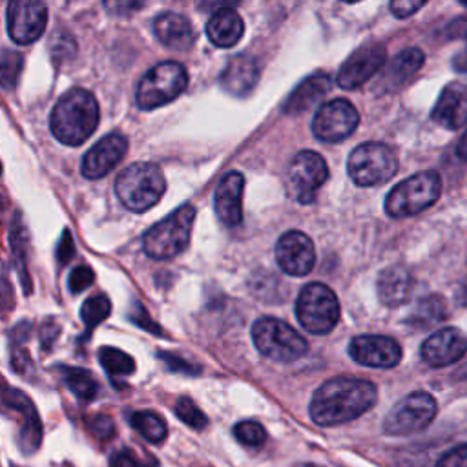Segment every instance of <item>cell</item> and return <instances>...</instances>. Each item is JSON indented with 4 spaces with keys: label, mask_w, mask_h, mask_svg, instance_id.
Wrapping results in <instances>:
<instances>
[{
    "label": "cell",
    "mask_w": 467,
    "mask_h": 467,
    "mask_svg": "<svg viewBox=\"0 0 467 467\" xmlns=\"http://www.w3.org/2000/svg\"><path fill=\"white\" fill-rule=\"evenodd\" d=\"M378 391L369 379L340 376L327 379L312 394L309 413L321 427L341 425L365 415L376 403Z\"/></svg>",
    "instance_id": "cell-1"
},
{
    "label": "cell",
    "mask_w": 467,
    "mask_h": 467,
    "mask_svg": "<svg viewBox=\"0 0 467 467\" xmlns=\"http://www.w3.org/2000/svg\"><path fill=\"white\" fill-rule=\"evenodd\" d=\"M99 125V104L97 99L82 90L72 88L58 97L51 110L50 128L55 139L68 146H80L90 137Z\"/></svg>",
    "instance_id": "cell-2"
},
{
    "label": "cell",
    "mask_w": 467,
    "mask_h": 467,
    "mask_svg": "<svg viewBox=\"0 0 467 467\" xmlns=\"http://www.w3.org/2000/svg\"><path fill=\"white\" fill-rule=\"evenodd\" d=\"M166 190L163 170L154 163L126 166L115 181V194L132 212H146L161 201Z\"/></svg>",
    "instance_id": "cell-3"
},
{
    "label": "cell",
    "mask_w": 467,
    "mask_h": 467,
    "mask_svg": "<svg viewBox=\"0 0 467 467\" xmlns=\"http://www.w3.org/2000/svg\"><path fill=\"white\" fill-rule=\"evenodd\" d=\"M194 219L195 209L192 204H183L163 221L156 223L142 238L146 256L161 261L180 256L190 243Z\"/></svg>",
    "instance_id": "cell-4"
},
{
    "label": "cell",
    "mask_w": 467,
    "mask_h": 467,
    "mask_svg": "<svg viewBox=\"0 0 467 467\" xmlns=\"http://www.w3.org/2000/svg\"><path fill=\"white\" fill-rule=\"evenodd\" d=\"M442 194V178L438 172L427 170L411 175L396 185L386 199V212L394 219L417 216L438 201Z\"/></svg>",
    "instance_id": "cell-5"
},
{
    "label": "cell",
    "mask_w": 467,
    "mask_h": 467,
    "mask_svg": "<svg viewBox=\"0 0 467 467\" xmlns=\"http://www.w3.org/2000/svg\"><path fill=\"white\" fill-rule=\"evenodd\" d=\"M252 340L259 355L274 362H295L309 350L305 338L278 318H259L252 327Z\"/></svg>",
    "instance_id": "cell-6"
},
{
    "label": "cell",
    "mask_w": 467,
    "mask_h": 467,
    "mask_svg": "<svg viewBox=\"0 0 467 467\" xmlns=\"http://www.w3.org/2000/svg\"><path fill=\"white\" fill-rule=\"evenodd\" d=\"M188 84V73L183 65L166 61L156 65L139 80L135 103L141 110H156L178 99Z\"/></svg>",
    "instance_id": "cell-7"
},
{
    "label": "cell",
    "mask_w": 467,
    "mask_h": 467,
    "mask_svg": "<svg viewBox=\"0 0 467 467\" xmlns=\"http://www.w3.org/2000/svg\"><path fill=\"white\" fill-rule=\"evenodd\" d=\"M347 172L358 187L384 185L398 172V156L384 142H364L350 152Z\"/></svg>",
    "instance_id": "cell-8"
},
{
    "label": "cell",
    "mask_w": 467,
    "mask_h": 467,
    "mask_svg": "<svg viewBox=\"0 0 467 467\" xmlns=\"http://www.w3.org/2000/svg\"><path fill=\"white\" fill-rule=\"evenodd\" d=\"M296 316L310 334H329L340 321V303L334 292L324 283H309L296 302Z\"/></svg>",
    "instance_id": "cell-9"
},
{
    "label": "cell",
    "mask_w": 467,
    "mask_h": 467,
    "mask_svg": "<svg viewBox=\"0 0 467 467\" xmlns=\"http://www.w3.org/2000/svg\"><path fill=\"white\" fill-rule=\"evenodd\" d=\"M436 413V400L429 393H411L391 409L384 420V433L391 436H407L420 433L431 425Z\"/></svg>",
    "instance_id": "cell-10"
},
{
    "label": "cell",
    "mask_w": 467,
    "mask_h": 467,
    "mask_svg": "<svg viewBox=\"0 0 467 467\" xmlns=\"http://www.w3.org/2000/svg\"><path fill=\"white\" fill-rule=\"evenodd\" d=\"M327 180L329 166L325 159L312 150L296 154L287 170V188L300 204H310L318 188Z\"/></svg>",
    "instance_id": "cell-11"
},
{
    "label": "cell",
    "mask_w": 467,
    "mask_h": 467,
    "mask_svg": "<svg viewBox=\"0 0 467 467\" xmlns=\"http://www.w3.org/2000/svg\"><path fill=\"white\" fill-rule=\"evenodd\" d=\"M0 411L17 413L22 417V427L19 433V448L24 455H34L42 442V422L37 409L22 391L10 387L4 378H0Z\"/></svg>",
    "instance_id": "cell-12"
},
{
    "label": "cell",
    "mask_w": 467,
    "mask_h": 467,
    "mask_svg": "<svg viewBox=\"0 0 467 467\" xmlns=\"http://www.w3.org/2000/svg\"><path fill=\"white\" fill-rule=\"evenodd\" d=\"M360 125V115L353 103L334 99L319 106L312 119L314 135L324 142H340L353 135Z\"/></svg>",
    "instance_id": "cell-13"
},
{
    "label": "cell",
    "mask_w": 467,
    "mask_h": 467,
    "mask_svg": "<svg viewBox=\"0 0 467 467\" xmlns=\"http://www.w3.org/2000/svg\"><path fill=\"white\" fill-rule=\"evenodd\" d=\"M8 34L17 44L35 42L46 29L48 8L35 0H13L8 4Z\"/></svg>",
    "instance_id": "cell-14"
},
{
    "label": "cell",
    "mask_w": 467,
    "mask_h": 467,
    "mask_svg": "<svg viewBox=\"0 0 467 467\" xmlns=\"http://www.w3.org/2000/svg\"><path fill=\"white\" fill-rule=\"evenodd\" d=\"M387 63V50L382 44H365L350 55L338 73V86L343 90H356Z\"/></svg>",
    "instance_id": "cell-15"
},
{
    "label": "cell",
    "mask_w": 467,
    "mask_h": 467,
    "mask_svg": "<svg viewBox=\"0 0 467 467\" xmlns=\"http://www.w3.org/2000/svg\"><path fill=\"white\" fill-rule=\"evenodd\" d=\"M276 261L288 276H307L316 263L312 240L303 232H285L276 245Z\"/></svg>",
    "instance_id": "cell-16"
},
{
    "label": "cell",
    "mask_w": 467,
    "mask_h": 467,
    "mask_svg": "<svg viewBox=\"0 0 467 467\" xmlns=\"http://www.w3.org/2000/svg\"><path fill=\"white\" fill-rule=\"evenodd\" d=\"M348 355L365 367L393 369L402 362V347L389 336L364 334L348 343Z\"/></svg>",
    "instance_id": "cell-17"
},
{
    "label": "cell",
    "mask_w": 467,
    "mask_h": 467,
    "mask_svg": "<svg viewBox=\"0 0 467 467\" xmlns=\"http://www.w3.org/2000/svg\"><path fill=\"white\" fill-rule=\"evenodd\" d=\"M128 152V139L121 134L103 137L92 150L82 157L80 172L86 180H101L110 173Z\"/></svg>",
    "instance_id": "cell-18"
},
{
    "label": "cell",
    "mask_w": 467,
    "mask_h": 467,
    "mask_svg": "<svg viewBox=\"0 0 467 467\" xmlns=\"http://www.w3.org/2000/svg\"><path fill=\"white\" fill-rule=\"evenodd\" d=\"M465 353H467V338L462 331L455 327H446L442 331L434 333L422 343V350H420L422 360L434 369L460 362Z\"/></svg>",
    "instance_id": "cell-19"
},
{
    "label": "cell",
    "mask_w": 467,
    "mask_h": 467,
    "mask_svg": "<svg viewBox=\"0 0 467 467\" xmlns=\"http://www.w3.org/2000/svg\"><path fill=\"white\" fill-rule=\"evenodd\" d=\"M243 188L245 178L243 173L232 170L219 181L214 195V207L216 214L226 226H238L243 221Z\"/></svg>",
    "instance_id": "cell-20"
},
{
    "label": "cell",
    "mask_w": 467,
    "mask_h": 467,
    "mask_svg": "<svg viewBox=\"0 0 467 467\" xmlns=\"http://www.w3.org/2000/svg\"><path fill=\"white\" fill-rule=\"evenodd\" d=\"M433 121L444 128L458 130L467 123V84L453 82L444 88L431 113Z\"/></svg>",
    "instance_id": "cell-21"
},
{
    "label": "cell",
    "mask_w": 467,
    "mask_h": 467,
    "mask_svg": "<svg viewBox=\"0 0 467 467\" xmlns=\"http://www.w3.org/2000/svg\"><path fill=\"white\" fill-rule=\"evenodd\" d=\"M376 288L379 302H382L386 307L394 309L411 300L415 290V279L407 267L393 265L379 274Z\"/></svg>",
    "instance_id": "cell-22"
},
{
    "label": "cell",
    "mask_w": 467,
    "mask_h": 467,
    "mask_svg": "<svg viewBox=\"0 0 467 467\" xmlns=\"http://www.w3.org/2000/svg\"><path fill=\"white\" fill-rule=\"evenodd\" d=\"M154 35L161 44L175 51H187L195 42V32L190 20L173 11H165L156 17Z\"/></svg>",
    "instance_id": "cell-23"
},
{
    "label": "cell",
    "mask_w": 467,
    "mask_h": 467,
    "mask_svg": "<svg viewBox=\"0 0 467 467\" xmlns=\"http://www.w3.org/2000/svg\"><path fill=\"white\" fill-rule=\"evenodd\" d=\"M259 68L256 58L243 53L236 55L228 63L221 75V84L225 90L236 97H245L252 92V88L257 84Z\"/></svg>",
    "instance_id": "cell-24"
},
{
    "label": "cell",
    "mask_w": 467,
    "mask_h": 467,
    "mask_svg": "<svg viewBox=\"0 0 467 467\" xmlns=\"http://www.w3.org/2000/svg\"><path fill=\"white\" fill-rule=\"evenodd\" d=\"M245 34V24L240 13L230 8L221 6L207 22V35L212 44L218 48H232L236 46Z\"/></svg>",
    "instance_id": "cell-25"
},
{
    "label": "cell",
    "mask_w": 467,
    "mask_h": 467,
    "mask_svg": "<svg viewBox=\"0 0 467 467\" xmlns=\"http://www.w3.org/2000/svg\"><path fill=\"white\" fill-rule=\"evenodd\" d=\"M425 63V55L418 48H409L393 58V63L389 65L382 82H379V88L386 86L387 92L398 90V88H403L409 80H411L420 68Z\"/></svg>",
    "instance_id": "cell-26"
},
{
    "label": "cell",
    "mask_w": 467,
    "mask_h": 467,
    "mask_svg": "<svg viewBox=\"0 0 467 467\" xmlns=\"http://www.w3.org/2000/svg\"><path fill=\"white\" fill-rule=\"evenodd\" d=\"M329 90H331V79L325 73L310 75L288 96L283 110L288 115L302 113L310 106H314L318 101L324 99Z\"/></svg>",
    "instance_id": "cell-27"
},
{
    "label": "cell",
    "mask_w": 467,
    "mask_h": 467,
    "mask_svg": "<svg viewBox=\"0 0 467 467\" xmlns=\"http://www.w3.org/2000/svg\"><path fill=\"white\" fill-rule=\"evenodd\" d=\"M446 302L440 296H427L418 302V305L409 314L407 324L415 329H427L436 324H440L448 318Z\"/></svg>",
    "instance_id": "cell-28"
},
{
    "label": "cell",
    "mask_w": 467,
    "mask_h": 467,
    "mask_svg": "<svg viewBox=\"0 0 467 467\" xmlns=\"http://www.w3.org/2000/svg\"><path fill=\"white\" fill-rule=\"evenodd\" d=\"M61 371V376L65 379V384L68 386V389L82 402H92L97 398L99 394V384L96 376L80 367H58Z\"/></svg>",
    "instance_id": "cell-29"
},
{
    "label": "cell",
    "mask_w": 467,
    "mask_h": 467,
    "mask_svg": "<svg viewBox=\"0 0 467 467\" xmlns=\"http://www.w3.org/2000/svg\"><path fill=\"white\" fill-rule=\"evenodd\" d=\"M132 427L150 444H161L168 434L166 422L152 411H135L130 418Z\"/></svg>",
    "instance_id": "cell-30"
},
{
    "label": "cell",
    "mask_w": 467,
    "mask_h": 467,
    "mask_svg": "<svg viewBox=\"0 0 467 467\" xmlns=\"http://www.w3.org/2000/svg\"><path fill=\"white\" fill-rule=\"evenodd\" d=\"M99 362L110 376H130L135 371L134 358L123 353L121 348H113V347L99 348Z\"/></svg>",
    "instance_id": "cell-31"
},
{
    "label": "cell",
    "mask_w": 467,
    "mask_h": 467,
    "mask_svg": "<svg viewBox=\"0 0 467 467\" xmlns=\"http://www.w3.org/2000/svg\"><path fill=\"white\" fill-rule=\"evenodd\" d=\"M24 66V58L15 50H3L0 51V86L4 90H13L17 86Z\"/></svg>",
    "instance_id": "cell-32"
},
{
    "label": "cell",
    "mask_w": 467,
    "mask_h": 467,
    "mask_svg": "<svg viewBox=\"0 0 467 467\" xmlns=\"http://www.w3.org/2000/svg\"><path fill=\"white\" fill-rule=\"evenodd\" d=\"M111 312V303L104 295H97L90 300H86L82 309H80V319L88 333L94 331L97 325H101L103 321L110 316Z\"/></svg>",
    "instance_id": "cell-33"
},
{
    "label": "cell",
    "mask_w": 467,
    "mask_h": 467,
    "mask_svg": "<svg viewBox=\"0 0 467 467\" xmlns=\"http://www.w3.org/2000/svg\"><path fill=\"white\" fill-rule=\"evenodd\" d=\"M11 245H13V256L15 261L19 265V272H20V279L24 285L26 295H29V290H32V285L27 283V272H26V245H27V238H26V228L20 221V216H17V219L13 218L11 223Z\"/></svg>",
    "instance_id": "cell-34"
},
{
    "label": "cell",
    "mask_w": 467,
    "mask_h": 467,
    "mask_svg": "<svg viewBox=\"0 0 467 467\" xmlns=\"http://www.w3.org/2000/svg\"><path fill=\"white\" fill-rule=\"evenodd\" d=\"M173 411L183 424H187L195 431H201L209 425L207 415H204L188 396H181L178 402H175Z\"/></svg>",
    "instance_id": "cell-35"
},
{
    "label": "cell",
    "mask_w": 467,
    "mask_h": 467,
    "mask_svg": "<svg viewBox=\"0 0 467 467\" xmlns=\"http://www.w3.org/2000/svg\"><path fill=\"white\" fill-rule=\"evenodd\" d=\"M234 434H236L238 440L249 448H259L267 442V431L259 422L247 420L240 422L234 427Z\"/></svg>",
    "instance_id": "cell-36"
},
{
    "label": "cell",
    "mask_w": 467,
    "mask_h": 467,
    "mask_svg": "<svg viewBox=\"0 0 467 467\" xmlns=\"http://www.w3.org/2000/svg\"><path fill=\"white\" fill-rule=\"evenodd\" d=\"M50 51L55 61H72L77 55L75 39L68 32H55L50 37Z\"/></svg>",
    "instance_id": "cell-37"
},
{
    "label": "cell",
    "mask_w": 467,
    "mask_h": 467,
    "mask_svg": "<svg viewBox=\"0 0 467 467\" xmlns=\"http://www.w3.org/2000/svg\"><path fill=\"white\" fill-rule=\"evenodd\" d=\"M88 427H90L92 434L97 436L101 442H108L115 436V424L106 415H96L94 418L88 420Z\"/></svg>",
    "instance_id": "cell-38"
},
{
    "label": "cell",
    "mask_w": 467,
    "mask_h": 467,
    "mask_svg": "<svg viewBox=\"0 0 467 467\" xmlns=\"http://www.w3.org/2000/svg\"><path fill=\"white\" fill-rule=\"evenodd\" d=\"M94 271L90 267L86 265H80L77 269H73V272L70 274V279H68V287L70 290L73 292V295H80L82 290H86L88 287H90L94 283Z\"/></svg>",
    "instance_id": "cell-39"
},
{
    "label": "cell",
    "mask_w": 467,
    "mask_h": 467,
    "mask_svg": "<svg viewBox=\"0 0 467 467\" xmlns=\"http://www.w3.org/2000/svg\"><path fill=\"white\" fill-rule=\"evenodd\" d=\"M436 467H467V444L449 449L436 462Z\"/></svg>",
    "instance_id": "cell-40"
},
{
    "label": "cell",
    "mask_w": 467,
    "mask_h": 467,
    "mask_svg": "<svg viewBox=\"0 0 467 467\" xmlns=\"http://www.w3.org/2000/svg\"><path fill=\"white\" fill-rule=\"evenodd\" d=\"M110 467H152V465H146L130 449H121L111 455Z\"/></svg>",
    "instance_id": "cell-41"
},
{
    "label": "cell",
    "mask_w": 467,
    "mask_h": 467,
    "mask_svg": "<svg viewBox=\"0 0 467 467\" xmlns=\"http://www.w3.org/2000/svg\"><path fill=\"white\" fill-rule=\"evenodd\" d=\"M130 319L134 321V324H137L139 327H142L144 331L154 333V334H163V331L154 324V319L149 314H146V310L142 309L141 303H135L134 310L130 312Z\"/></svg>",
    "instance_id": "cell-42"
},
{
    "label": "cell",
    "mask_w": 467,
    "mask_h": 467,
    "mask_svg": "<svg viewBox=\"0 0 467 467\" xmlns=\"http://www.w3.org/2000/svg\"><path fill=\"white\" fill-rule=\"evenodd\" d=\"M425 6V3H413V0H396V3H391V11L394 17L398 19H407L411 17L413 13H417L418 10H422Z\"/></svg>",
    "instance_id": "cell-43"
},
{
    "label": "cell",
    "mask_w": 467,
    "mask_h": 467,
    "mask_svg": "<svg viewBox=\"0 0 467 467\" xmlns=\"http://www.w3.org/2000/svg\"><path fill=\"white\" fill-rule=\"evenodd\" d=\"M159 358L168 365L170 371L175 372H185V374H197L199 367H194L192 364L181 360L180 356H173V355H166V353H159Z\"/></svg>",
    "instance_id": "cell-44"
},
{
    "label": "cell",
    "mask_w": 467,
    "mask_h": 467,
    "mask_svg": "<svg viewBox=\"0 0 467 467\" xmlns=\"http://www.w3.org/2000/svg\"><path fill=\"white\" fill-rule=\"evenodd\" d=\"M73 254H75V243L70 236V230H65L63 240H61V243H58L57 257H58V261H61V265H68V261L73 257Z\"/></svg>",
    "instance_id": "cell-45"
},
{
    "label": "cell",
    "mask_w": 467,
    "mask_h": 467,
    "mask_svg": "<svg viewBox=\"0 0 467 467\" xmlns=\"http://www.w3.org/2000/svg\"><path fill=\"white\" fill-rule=\"evenodd\" d=\"M104 8L111 13H117V15H126L130 11L142 8V3H125V0H117V3H106Z\"/></svg>",
    "instance_id": "cell-46"
},
{
    "label": "cell",
    "mask_w": 467,
    "mask_h": 467,
    "mask_svg": "<svg viewBox=\"0 0 467 467\" xmlns=\"http://www.w3.org/2000/svg\"><path fill=\"white\" fill-rule=\"evenodd\" d=\"M453 68L458 73H467V46L453 58Z\"/></svg>",
    "instance_id": "cell-47"
},
{
    "label": "cell",
    "mask_w": 467,
    "mask_h": 467,
    "mask_svg": "<svg viewBox=\"0 0 467 467\" xmlns=\"http://www.w3.org/2000/svg\"><path fill=\"white\" fill-rule=\"evenodd\" d=\"M456 156L462 159V161H467V132L462 135L458 146H456Z\"/></svg>",
    "instance_id": "cell-48"
},
{
    "label": "cell",
    "mask_w": 467,
    "mask_h": 467,
    "mask_svg": "<svg viewBox=\"0 0 467 467\" xmlns=\"http://www.w3.org/2000/svg\"><path fill=\"white\" fill-rule=\"evenodd\" d=\"M455 376L460 378V379H467V364H463V365L455 372Z\"/></svg>",
    "instance_id": "cell-49"
},
{
    "label": "cell",
    "mask_w": 467,
    "mask_h": 467,
    "mask_svg": "<svg viewBox=\"0 0 467 467\" xmlns=\"http://www.w3.org/2000/svg\"><path fill=\"white\" fill-rule=\"evenodd\" d=\"M292 467H321V465H316V463H296V465H292Z\"/></svg>",
    "instance_id": "cell-50"
},
{
    "label": "cell",
    "mask_w": 467,
    "mask_h": 467,
    "mask_svg": "<svg viewBox=\"0 0 467 467\" xmlns=\"http://www.w3.org/2000/svg\"><path fill=\"white\" fill-rule=\"evenodd\" d=\"M3 209H4V204H3V197H0V212H3Z\"/></svg>",
    "instance_id": "cell-51"
},
{
    "label": "cell",
    "mask_w": 467,
    "mask_h": 467,
    "mask_svg": "<svg viewBox=\"0 0 467 467\" xmlns=\"http://www.w3.org/2000/svg\"><path fill=\"white\" fill-rule=\"evenodd\" d=\"M0 173H3V166H0Z\"/></svg>",
    "instance_id": "cell-52"
}]
</instances>
